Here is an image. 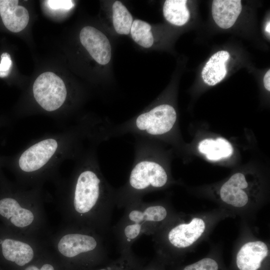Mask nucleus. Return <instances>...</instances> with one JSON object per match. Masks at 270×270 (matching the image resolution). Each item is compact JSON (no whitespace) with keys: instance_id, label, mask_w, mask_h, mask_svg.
<instances>
[{"instance_id":"1","label":"nucleus","mask_w":270,"mask_h":270,"mask_svg":"<svg viewBox=\"0 0 270 270\" xmlns=\"http://www.w3.org/2000/svg\"><path fill=\"white\" fill-rule=\"evenodd\" d=\"M71 176L54 184L57 204L63 224L98 232L106 236L110 230L115 196L92 155L79 162Z\"/></svg>"},{"instance_id":"2","label":"nucleus","mask_w":270,"mask_h":270,"mask_svg":"<svg viewBox=\"0 0 270 270\" xmlns=\"http://www.w3.org/2000/svg\"><path fill=\"white\" fill-rule=\"evenodd\" d=\"M79 130L70 129L34 140L10 162L18 184L24 188L42 186L55 182L63 162L78 152Z\"/></svg>"},{"instance_id":"3","label":"nucleus","mask_w":270,"mask_h":270,"mask_svg":"<svg viewBox=\"0 0 270 270\" xmlns=\"http://www.w3.org/2000/svg\"><path fill=\"white\" fill-rule=\"evenodd\" d=\"M42 186H9L0 198V218L10 230L26 236L48 239L50 234L44 209Z\"/></svg>"},{"instance_id":"4","label":"nucleus","mask_w":270,"mask_h":270,"mask_svg":"<svg viewBox=\"0 0 270 270\" xmlns=\"http://www.w3.org/2000/svg\"><path fill=\"white\" fill-rule=\"evenodd\" d=\"M124 208L123 216L112 228L121 252L130 250L142 234L154 235L175 214L167 204L141 200Z\"/></svg>"},{"instance_id":"5","label":"nucleus","mask_w":270,"mask_h":270,"mask_svg":"<svg viewBox=\"0 0 270 270\" xmlns=\"http://www.w3.org/2000/svg\"><path fill=\"white\" fill-rule=\"evenodd\" d=\"M106 236L94 230L62 225L48 238L50 248L66 262L92 260L106 252Z\"/></svg>"},{"instance_id":"6","label":"nucleus","mask_w":270,"mask_h":270,"mask_svg":"<svg viewBox=\"0 0 270 270\" xmlns=\"http://www.w3.org/2000/svg\"><path fill=\"white\" fill-rule=\"evenodd\" d=\"M208 224L204 216H194L185 220L182 216L174 214L152 235L154 247L159 252L187 250L205 234Z\"/></svg>"},{"instance_id":"7","label":"nucleus","mask_w":270,"mask_h":270,"mask_svg":"<svg viewBox=\"0 0 270 270\" xmlns=\"http://www.w3.org/2000/svg\"><path fill=\"white\" fill-rule=\"evenodd\" d=\"M168 180L166 170L159 164L149 160L140 161L132 168L126 186L116 194L115 204L125 208L141 200L144 193L164 187Z\"/></svg>"},{"instance_id":"8","label":"nucleus","mask_w":270,"mask_h":270,"mask_svg":"<svg viewBox=\"0 0 270 270\" xmlns=\"http://www.w3.org/2000/svg\"><path fill=\"white\" fill-rule=\"evenodd\" d=\"M4 236L0 238L1 256L6 261L18 268H25L50 248L48 239L32 237L11 230Z\"/></svg>"},{"instance_id":"9","label":"nucleus","mask_w":270,"mask_h":270,"mask_svg":"<svg viewBox=\"0 0 270 270\" xmlns=\"http://www.w3.org/2000/svg\"><path fill=\"white\" fill-rule=\"evenodd\" d=\"M34 102L46 114H58L66 102L68 92L62 80L52 72L40 74L32 88Z\"/></svg>"},{"instance_id":"10","label":"nucleus","mask_w":270,"mask_h":270,"mask_svg":"<svg viewBox=\"0 0 270 270\" xmlns=\"http://www.w3.org/2000/svg\"><path fill=\"white\" fill-rule=\"evenodd\" d=\"M250 190V183L246 176L237 172L222 186L220 198L228 208L240 210H246L255 200L254 193Z\"/></svg>"},{"instance_id":"11","label":"nucleus","mask_w":270,"mask_h":270,"mask_svg":"<svg viewBox=\"0 0 270 270\" xmlns=\"http://www.w3.org/2000/svg\"><path fill=\"white\" fill-rule=\"evenodd\" d=\"M176 120L174 108L169 104H161L139 115L134 122L136 128L147 134L157 136L169 132Z\"/></svg>"},{"instance_id":"12","label":"nucleus","mask_w":270,"mask_h":270,"mask_svg":"<svg viewBox=\"0 0 270 270\" xmlns=\"http://www.w3.org/2000/svg\"><path fill=\"white\" fill-rule=\"evenodd\" d=\"M81 44L99 64L105 65L111 58V46L107 37L90 26L83 28L80 34Z\"/></svg>"},{"instance_id":"13","label":"nucleus","mask_w":270,"mask_h":270,"mask_svg":"<svg viewBox=\"0 0 270 270\" xmlns=\"http://www.w3.org/2000/svg\"><path fill=\"white\" fill-rule=\"evenodd\" d=\"M268 254V247L264 242L248 241L238 250L236 256V264L239 270H258Z\"/></svg>"},{"instance_id":"14","label":"nucleus","mask_w":270,"mask_h":270,"mask_svg":"<svg viewBox=\"0 0 270 270\" xmlns=\"http://www.w3.org/2000/svg\"><path fill=\"white\" fill-rule=\"evenodd\" d=\"M18 0H0V15L5 26L10 31L18 32L23 30L29 21V14Z\"/></svg>"},{"instance_id":"15","label":"nucleus","mask_w":270,"mask_h":270,"mask_svg":"<svg viewBox=\"0 0 270 270\" xmlns=\"http://www.w3.org/2000/svg\"><path fill=\"white\" fill-rule=\"evenodd\" d=\"M240 0H214L212 3V15L218 26L224 29L232 27L241 12Z\"/></svg>"},{"instance_id":"16","label":"nucleus","mask_w":270,"mask_h":270,"mask_svg":"<svg viewBox=\"0 0 270 270\" xmlns=\"http://www.w3.org/2000/svg\"><path fill=\"white\" fill-rule=\"evenodd\" d=\"M230 54L226 50H220L214 54L206 63L202 72L204 83L213 86L221 82L227 74L226 63Z\"/></svg>"},{"instance_id":"17","label":"nucleus","mask_w":270,"mask_h":270,"mask_svg":"<svg viewBox=\"0 0 270 270\" xmlns=\"http://www.w3.org/2000/svg\"><path fill=\"white\" fill-rule=\"evenodd\" d=\"M198 148L208 160H218L228 158L233 153L231 144L226 139L221 138L216 140L204 139L200 142Z\"/></svg>"},{"instance_id":"18","label":"nucleus","mask_w":270,"mask_h":270,"mask_svg":"<svg viewBox=\"0 0 270 270\" xmlns=\"http://www.w3.org/2000/svg\"><path fill=\"white\" fill-rule=\"evenodd\" d=\"M186 0H166L163 7L164 16L170 23L178 26L186 24L190 18Z\"/></svg>"},{"instance_id":"19","label":"nucleus","mask_w":270,"mask_h":270,"mask_svg":"<svg viewBox=\"0 0 270 270\" xmlns=\"http://www.w3.org/2000/svg\"><path fill=\"white\" fill-rule=\"evenodd\" d=\"M112 21L115 30L120 34H128L132 23V17L126 8L120 1L112 6Z\"/></svg>"},{"instance_id":"20","label":"nucleus","mask_w":270,"mask_h":270,"mask_svg":"<svg viewBox=\"0 0 270 270\" xmlns=\"http://www.w3.org/2000/svg\"><path fill=\"white\" fill-rule=\"evenodd\" d=\"M151 26L148 22L140 20H135L132 23L130 34L132 39L138 44L145 48L152 46L154 37Z\"/></svg>"},{"instance_id":"21","label":"nucleus","mask_w":270,"mask_h":270,"mask_svg":"<svg viewBox=\"0 0 270 270\" xmlns=\"http://www.w3.org/2000/svg\"><path fill=\"white\" fill-rule=\"evenodd\" d=\"M52 256L48 250L23 270H56L54 263L52 262Z\"/></svg>"},{"instance_id":"22","label":"nucleus","mask_w":270,"mask_h":270,"mask_svg":"<svg viewBox=\"0 0 270 270\" xmlns=\"http://www.w3.org/2000/svg\"><path fill=\"white\" fill-rule=\"evenodd\" d=\"M218 264L213 258H204L185 266L183 270H218Z\"/></svg>"},{"instance_id":"23","label":"nucleus","mask_w":270,"mask_h":270,"mask_svg":"<svg viewBox=\"0 0 270 270\" xmlns=\"http://www.w3.org/2000/svg\"><path fill=\"white\" fill-rule=\"evenodd\" d=\"M12 62L10 55L4 52L1 55L0 63V77L4 78L8 76L10 72Z\"/></svg>"},{"instance_id":"24","label":"nucleus","mask_w":270,"mask_h":270,"mask_svg":"<svg viewBox=\"0 0 270 270\" xmlns=\"http://www.w3.org/2000/svg\"><path fill=\"white\" fill-rule=\"evenodd\" d=\"M46 3L52 10H68L74 6L72 1L70 0H46Z\"/></svg>"},{"instance_id":"25","label":"nucleus","mask_w":270,"mask_h":270,"mask_svg":"<svg viewBox=\"0 0 270 270\" xmlns=\"http://www.w3.org/2000/svg\"><path fill=\"white\" fill-rule=\"evenodd\" d=\"M264 86L266 90L270 91V70L267 71L264 78Z\"/></svg>"},{"instance_id":"26","label":"nucleus","mask_w":270,"mask_h":270,"mask_svg":"<svg viewBox=\"0 0 270 270\" xmlns=\"http://www.w3.org/2000/svg\"><path fill=\"white\" fill-rule=\"evenodd\" d=\"M270 22H268L266 26V31L270 34Z\"/></svg>"},{"instance_id":"27","label":"nucleus","mask_w":270,"mask_h":270,"mask_svg":"<svg viewBox=\"0 0 270 270\" xmlns=\"http://www.w3.org/2000/svg\"><path fill=\"white\" fill-rule=\"evenodd\" d=\"M99 270H111V267L108 266L107 268H101V269H100Z\"/></svg>"},{"instance_id":"28","label":"nucleus","mask_w":270,"mask_h":270,"mask_svg":"<svg viewBox=\"0 0 270 270\" xmlns=\"http://www.w3.org/2000/svg\"></svg>"}]
</instances>
